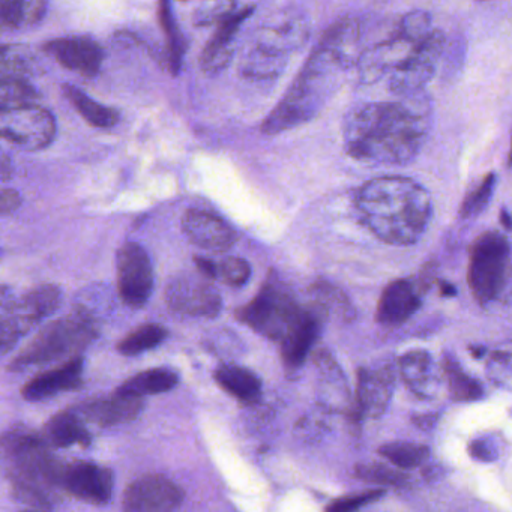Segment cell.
Returning a JSON list of instances; mask_svg holds the SVG:
<instances>
[{"label": "cell", "instance_id": "46", "mask_svg": "<svg viewBox=\"0 0 512 512\" xmlns=\"http://www.w3.org/2000/svg\"><path fill=\"white\" fill-rule=\"evenodd\" d=\"M13 301L14 296L13 293H11V290L0 284V311H4L5 308L10 307L11 302Z\"/></svg>", "mask_w": 512, "mask_h": 512}, {"label": "cell", "instance_id": "34", "mask_svg": "<svg viewBox=\"0 0 512 512\" xmlns=\"http://www.w3.org/2000/svg\"><path fill=\"white\" fill-rule=\"evenodd\" d=\"M379 454L398 469H415L430 457V449L419 443L392 442L380 446Z\"/></svg>", "mask_w": 512, "mask_h": 512}, {"label": "cell", "instance_id": "5", "mask_svg": "<svg viewBox=\"0 0 512 512\" xmlns=\"http://www.w3.org/2000/svg\"><path fill=\"white\" fill-rule=\"evenodd\" d=\"M64 464L41 434L29 428H11L0 436V466L16 499L34 511L46 512L61 499Z\"/></svg>", "mask_w": 512, "mask_h": 512}, {"label": "cell", "instance_id": "16", "mask_svg": "<svg viewBox=\"0 0 512 512\" xmlns=\"http://www.w3.org/2000/svg\"><path fill=\"white\" fill-rule=\"evenodd\" d=\"M427 278L397 280L389 284L380 296L376 319L383 326H400L406 323L422 304L427 289Z\"/></svg>", "mask_w": 512, "mask_h": 512}, {"label": "cell", "instance_id": "35", "mask_svg": "<svg viewBox=\"0 0 512 512\" xmlns=\"http://www.w3.org/2000/svg\"><path fill=\"white\" fill-rule=\"evenodd\" d=\"M160 22L163 26L164 35L167 41V59H169V68L172 74H178L181 70L182 58L185 53L184 37L179 31L176 23L175 14L172 11V5L167 2L160 4Z\"/></svg>", "mask_w": 512, "mask_h": 512}, {"label": "cell", "instance_id": "9", "mask_svg": "<svg viewBox=\"0 0 512 512\" xmlns=\"http://www.w3.org/2000/svg\"><path fill=\"white\" fill-rule=\"evenodd\" d=\"M302 308L284 284L275 277H269L253 301L236 311V317L257 334L281 341L298 319Z\"/></svg>", "mask_w": 512, "mask_h": 512}, {"label": "cell", "instance_id": "45", "mask_svg": "<svg viewBox=\"0 0 512 512\" xmlns=\"http://www.w3.org/2000/svg\"><path fill=\"white\" fill-rule=\"evenodd\" d=\"M13 175V161L10 160V157L4 151H0V182L10 181Z\"/></svg>", "mask_w": 512, "mask_h": 512}, {"label": "cell", "instance_id": "20", "mask_svg": "<svg viewBox=\"0 0 512 512\" xmlns=\"http://www.w3.org/2000/svg\"><path fill=\"white\" fill-rule=\"evenodd\" d=\"M394 392V371L389 365L361 368L355 409L358 415L377 419L388 409Z\"/></svg>", "mask_w": 512, "mask_h": 512}, {"label": "cell", "instance_id": "39", "mask_svg": "<svg viewBox=\"0 0 512 512\" xmlns=\"http://www.w3.org/2000/svg\"><path fill=\"white\" fill-rule=\"evenodd\" d=\"M356 476L368 484L400 487L407 482V476L392 467L380 463L358 464L355 467Z\"/></svg>", "mask_w": 512, "mask_h": 512}, {"label": "cell", "instance_id": "11", "mask_svg": "<svg viewBox=\"0 0 512 512\" xmlns=\"http://www.w3.org/2000/svg\"><path fill=\"white\" fill-rule=\"evenodd\" d=\"M164 299L169 310L187 317L214 319L223 308L220 293L200 272H184L173 277L167 284Z\"/></svg>", "mask_w": 512, "mask_h": 512}, {"label": "cell", "instance_id": "30", "mask_svg": "<svg viewBox=\"0 0 512 512\" xmlns=\"http://www.w3.org/2000/svg\"><path fill=\"white\" fill-rule=\"evenodd\" d=\"M314 307L322 311L323 316H334L341 322H350L355 317V308L343 290L328 281L319 280L310 287Z\"/></svg>", "mask_w": 512, "mask_h": 512}, {"label": "cell", "instance_id": "33", "mask_svg": "<svg viewBox=\"0 0 512 512\" xmlns=\"http://www.w3.org/2000/svg\"><path fill=\"white\" fill-rule=\"evenodd\" d=\"M167 335H169V332L164 326L158 325V323H146V325L139 326L119 341L118 352L124 356L140 355V353L161 346Z\"/></svg>", "mask_w": 512, "mask_h": 512}, {"label": "cell", "instance_id": "6", "mask_svg": "<svg viewBox=\"0 0 512 512\" xmlns=\"http://www.w3.org/2000/svg\"><path fill=\"white\" fill-rule=\"evenodd\" d=\"M98 337L94 316L85 310L68 313L44 326L31 343L11 361V371L44 367L61 359L77 358Z\"/></svg>", "mask_w": 512, "mask_h": 512}, {"label": "cell", "instance_id": "29", "mask_svg": "<svg viewBox=\"0 0 512 512\" xmlns=\"http://www.w3.org/2000/svg\"><path fill=\"white\" fill-rule=\"evenodd\" d=\"M178 383V373L170 368H152V370L142 371V373L131 377L127 382L122 383L116 392L143 398L145 395L164 394V392L172 391L178 386Z\"/></svg>", "mask_w": 512, "mask_h": 512}, {"label": "cell", "instance_id": "43", "mask_svg": "<svg viewBox=\"0 0 512 512\" xmlns=\"http://www.w3.org/2000/svg\"><path fill=\"white\" fill-rule=\"evenodd\" d=\"M473 458L481 461H493L497 458V448L488 439L473 440L469 448Z\"/></svg>", "mask_w": 512, "mask_h": 512}, {"label": "cell", "instance_id": "17", "mask_svg": "<svg viewBox=\"0 0 512 512\" xmlns=\"http://www.w3.org/2000/svg\"><path fill=\"white\" fill-rule=\"evenodd\" d=\"M182 230L191 244L206 251L224 253L235 245L236 233L223 218L203 209H190L182 218Z\"/></svg>", "mask_w": 512, "mask_h": 512}, {"label": "cell", "instance_id": "42", "mask_svg": "<svg viewBox=\"0 0 512 512\" xmlns=\"http://www.w3.org/2000/svg\"><path fill=\"white\" fill-rule=\"evenodd\" d=\"M509 365H511L509 353H496V355L491 358L490 367L487 368V374L491 377L493 382L503 386L505 383L509 382V377H511Z\"/></svg>", "mask_w": 512, "mask_h": 512}, {"label": "cell", "instance_id": "40", "mask_svg": "<svg viewBox=\"0 0 512 512\" xmlns=\"http://www.w3.org/2000/svg\"><path fill=\"white\" fill-rule=\"evenodd\" d=\"M251 277V266L247 260L241 257H226L223 262L217 263L215 278H220L230 287H242L248 283Z\"/></svg>", "mask_w": 512, "mask_h": 512}, {"label": "cell", "instance_id": "22", "mask_svg": "<svg viewBox=\"0 0 512 512\" xmlns=\"http://www.w3.org/2000/svg\"><path fill=\"white\" fill-rule=\"evenodd\" d=\"M323 319L325 316L319 308H302L298 319L280 341L281 355L287 367L296 368L304 364L322 331Z\"/></svg>", "mask_w": 512, "mask_h": 512}, {"label": "cell", "instance_id": "18", "mask_svg": "<svg viewBox=\"0 0 512 512\" xmlns=\"http://www.w3.org/2000/svg\"><path fill=\"white\" fill-rule=\"evenodd\" d=\"M44 52L49 53L62 67L85 77L97 76L104 61L100 44L88 37L56 38L44 44Z\"/></svg>", "mask_w": 512, "mask_h": 512}, {"label": "cell", "instance_id": "44", "mask_svg": "<svg viewBox=\"0 0 512 512\" xmlns=\"http://www.w3.org/2000/svg\"><path fill=\"white\" fill-rule=\"evenodd\" d=\"M22 205V196L14 190H0V215L10 214Z\"/></svg>", "mask_w": 512, "mask_h": 512}, {"label": "cell", "instance_id": "24", "mask_svg": "<svg viewBox=\"0 0 512 512\" xmlns=\"http://www.w3.org/2000/svg\"><path fill=\"white\" fill-rule=\"evenodd\" d=\"M62 304V290L53 284L35 287L20 299H14L11 310L34 329L47 317L52 316Z\"/></svg>", "mask_w": 512, "mask_h": 512}, {"label": "cell", "instance_id": "4", "mask_svg": "<svg viewBox=\"0 0 512 512\" xmlns=\"http://www.w3.org/2000/svg\"><path fill=\"white\" fill-rule=\"evenodd\" d=\"M355 205L365 226L386 244L397 247L416 244L433 215L430 193L403 176L365 182L356 193Z\"/></svg>", "mask_w": 512, "mask_h": 512}, {"label": "cell", "instance_id": "10", "mask_svg": "<svg viewBox=\"0 0 512 512\" xmlns=\"http://www.w3.org/2000/svg\"><path fill=\"white\" fill-rule=\"evenodd\" d=\"M58 133L55 116L34 104L0 107V139L23 151L49 148Z\"/></svg>", "mask_w": 512, "mask_h": 512}, {"label": "cell", "instance_id": "23", "mask_svg": "<svg viewBox=\"0 0 512 512\" xmlns=\"http://www.w3.org/2000/svg\"><path fill=\"white\" fill-rule=\"evenodd\" d=\"M41 437L50 449H67L71 446L88 448L92 443L91 431L74 409L53 416L44 427Z\"/></svg>", "mask_w": 512, "mask_h": 512}, {"label": "cell", "instance_id": "47", "mask_svg": "<svg viewBox=\"0 0 512 512\" xmlns=\"http://www.w3.org/2000/svg\"><path fill=\"white\" fill-rule=\"evenodd\" d=\"M503 223H505V227L506 229H509V227H511V223H509V217H508V214H506V212H503Z\"/></svg>", "mask_w": 512, "mask_h": 512}, {"label": "cell", "instance_id": "2", "mask_svg": "<svg viewBox=\"0 0 512 512\" xmlns=\"http://www.w3.org/2000/svg\"><path fill=\"white\" fill-rule=\"evenodd\" d=\"M361 25L343 19L326 31L283 100L262 125L263 134L275 136L311 121L338 86V77L358 64L356 55Z\"/></svg>", "mask_w": 512, "mask_h": 512}, {"label": "cell", "instance_id": "38", "mask_svg": "<svg viewBox=\"0 0 512 512\" xmlns=\"http://www.w3.org/2000/svg\"><path fill=\"white\" fill-rule=\"evenodd\" d=\"M494 187H496V175L488 173L475 190L470 191L464 199L460 209L461 218L478 217L493 197Z\"/></svg>", "mask_w": 512, "mask_h": 512}, {"label": "cell", "instance_id": "41", "mask_svg": "<svg viewBox=\"0 0 512 512\" xmlns=\"http://www.w3.org/2000/svg\"><path fill=\"white\" fill-rule=\"evenodd\" d=\"M385 493V490L376 488V490L340 497V499L334 500V502L326 508V512H358L359 509L364 508L368 503L376 502L380 497L385 496Z\"/></svg>", "mask_w": 512, "mask_h": 512}, {"label": "cell", "instance_id": "19", "mask_svg": "<svg viewBox=\"0 0 512 512\" xmlns=\"http://www.w3.org/2000/svg\"><path fill=\"white\" fill-rule=\"evenodd\" d=\"M145 409L143 398L116 392L109 397L92 398L83 401L74 412L85 422L100 425V427H116L128 424L139 418Z\"/></svg>", "mask_w": 512, "mask_h": 512}, {"label": "cell", "instance_id": "48", "mask_svg": "<svg viewBox=\"0 0 512 512\" xmlns=\"http://www.w3.org/2000/svg\"><path fill=\"white\" fill-rule=\"evenodd\" d=\"M25 512H44V511H25Z\"/></svg>", "mask_w": 512, "mask_h": 512}, {"label": "cell", "instance_id": "25", "mask_svg": "<svg viewBox=\"0 0 512 512\" xmlns=\"http://www.w3.org/2000/svg\"><path fill=\"white\" fill-rule=\"evenodd\" d=\"M314 362L319 371L320 397H322L323 403L332 409L349 407V388H347L346 377H344L340 365L328 352L317 353Z\"/></svg>", "mask_w": 512, "mask_h": 512}, {"label": "cell", "instance_id": "36", "mask_svg": "<svg viewBox=\"0 0 512 512\" xmlns=\"http://www.w3.org/2000/svg\"><path fill=\"white\" fill-rule=\"evenodd\" d=\"M446 380H448L449 394L455 401H475L482 397V386L470 377L466 371L461 370L460 364L448 356L445 359Z\"/></svg>", "mask_w": 512, "mask_h": 512}, {"label": "cell", "instance_id": "26", "mask_svg": "<svg viewBox=\"0 0 512 512\" xmlns=\"http://www.w3.org/2000/svg\"><path fill=\"white\" fill-rule=\"evenodd\" d=\"M215 380L227 394L238 398L242 403H256L262 395V382L259 377L239 365H220L215 370Z\"/></svg>", "mask_w": 512, "mask_h": 512}, {"label": "cell", "instance_id": "21", "mask_svg": "<svg viewBox=\"0 0 512 512\" xmlns=\"http://www.w3.org/2000/svg\"><path fill=\"white\" fill-rule=\"evenodd\" d=\"M83 371L85 361L82 356L68 359L62 367L38 374L29 380L22 389L25 400L37 403V401L49 400L62 392L76 391L83 386Z\"/></svg>", "mask_w": 512, "mask_h": 512}, {"label": "cell", "instance_id": "3", "mask_svg": "<svg viewBox=\"0 0 512 512\" xmlns=\"http://www.w3.org/2000/svg\"><path fill=\"white\" fill-rule=\"evenodd\" d=\"M442 49V32L430 14L412 11L388 40L359 55V74L368 85L385 82L394 94L412 97L433 79Z\"/></svg>", "mask_w": 512, "mask_h": 512}, {"label": "cell", "instance_id": "28", "mask_svg": "<svg viewBox=\"0 0 512 512\" xmlns=\"http://www.w3.org/2000/svg\"><path fill=\"white\" fill-rule=\"evenodd\" d=\"M431 356L424 350H412L398 361L401 376L406 385L422 398L431 397L434 391Z\"/></svg>", "mask_w": 512, "mask_h": 512}, {"label": "cell", "instance_id": "12", "mask_svg": "<svg viewBox=\"0 0 512 512\" xmlns=\"http://www.w3.org/2000/svg\"><path fill=\"white\" fill-rule=\"evenodd\" d=\"M118 292L125 305L142 308L154 292V265L148 251L136 242H127L116 256Z\"/></svg>", "mask_w": 512, "mask_h": 512}, {"label": "cell", "instance_id": "13", "mask_svg": "<svg viewBox=\"0 0 512 512\" xmlns=\"http://www.w3.org/2000/svg\"><path fill=\"white\" fill-rule=\"evenodd\" d=\"M184 491L164 475H143L128 485L122 499L124 512H175Z\"/></svg>", "mask_w": 512, "mask_h": 512}, {"label": "cell", "instance_id": "32", "mask_svg": "<svg viewBox=\"0 0 512 512\" xmlns=\"http://www.w3.org/2000/svg\"><path fill=\"white\" fill-rule=\"evenodd\" d=\"M34 74V61L25 49L0 46V85L28 83Z\"/></svg>", "mask_w": 512, "mask_h": 512}, {"label": "cell", "instance_id": "15", "mask_svg": "<svg viewBox=\"0 0 512 512\" xmlns=\"http://www.w3.org/2000/svg\"><path fill=\"white\" fill-rule=\"evenodd\" d=\"M254 8V5L238 8V5L232 4V7L217 20L215 34L200 56V67L205 73H220L230 64L235 55L236 37L241 31L242 23L253 14Z\"/></svg>", "mask_w": 512, "mask_h": 512}, {"label": "cell", "instance_id": "1", "mask_svg": "<svg viewBox=\"0 0 512 512\" xmlns=\"http://www.w3.org/2000/svg\"><path fill=\"white\" fill-rule=\"evenodd\" d=\"M428 121L427 106L416 95L361 104L346 118L344 146L362 163L403 166L421 152Z\"/></svg>", "mask_w": 512, "mask_h": 512}, {"label": "cell", "instance_id": "14", "mask_svg": "<svg viewBox=\"0 0 512 512\" xmlns=\"http://www.w3.org/2000/svg\"><path fill=\"white\" fill-rule=\"evenodd\" d=\"M62 490L83 502L104 506L112 500L115 476L107 467L89 461L64 464Z\"/></svg>", "mask_w": 512, "mask_h": 512}, {"label": "cell", "instance_id": "31", "mask_svg": "<svg viewBox=\"0 0 512 512\" xmlns=\"http://www.w3.org/2000/svg\"><path fill=\"white\" fill-rule=\"evenodd\" d=\"M64 94L67 100L76 107L77 112L89 125L95 128H112L119 122V113L115 109L103 106L92 100L85 92L73 85L64 86Z\"/></svg>", "mask_w": 512, "mask_h": 512}, {"label": "cell", "instance_id": "37", "mask_svg": "<svg viewBox=\"0 0 512 512\" xmlns=\"http://www.w3.org/2000/svg\"><path fill=\"white\" fill-rule=\"evenodd\" d=\"M31 331L32 329L10 307L0 311V356L11 352Z\"/></svg>", "mask_w": 512, "mask_h": 512}, {"label": "cell", "instance_id": "27", "mask_svg": "<svg viewBox=\"0 0 512 512\" xmlns=\"http://www.w3.org/2000/svg\"><path fill=\"white\" fill-rule=\"evenodd\" d=\"M47 4L41 0H0V31H25L46 16Z\"/></svg>", "mask_w": 512, "mask_h": 512}, {"label": "cell", "instance_id": "7", "mask_svg": "<svg viewBox=\"0 0 512 512\" xmlns=\"http://www.w3.org/2000/svg\"><path fill=\"white\" fill-rule=\"evenodd\" d=\"M307 37V23L301 17H286L262 26L242 55V76L253 80L280 76L290 56L304 46Z\"/></svg>", "mask_w": 512, "mask_h": 512}, {"label": "cell", "instance_id": "8", "mask_svg": "<svg viewBox=\"0 0 512 512\" xmlns=\"http://www.w3.org/2000/svg\"><path fill=\"white\" fill-rule=\"evenodd\" d=\"M511 250L506 236L482 233L470 250L467 281L476 301L487 307L502 298L509 283Z\"/></svg>", "mask_w": 512, "mask_h": 512}]
</instances>
